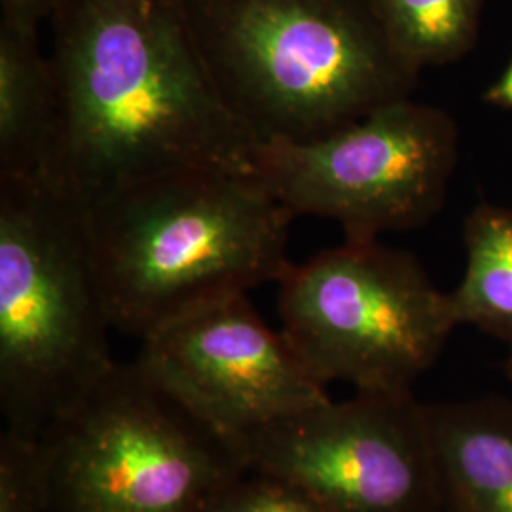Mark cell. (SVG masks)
<instances>
[{
  "mask_svg": "<svg viewBox=\"0 0 512 512\" xmlns=\"http://www.w3.org/2000/svg\"><path fill=\"white\" fill-rule=\"evenodd\" d=\"M54 141L40 177L76 203L181 169L255 173L183 0H63L52 18Z\"/></svg>",
  "mask_w": 512,
  "mask_h": 512,
  "instance_id": "1",
  "label": "cell"
},
{
  "mask_svg": "<svg viewBox=\"0 0 512 512\" xmlns=\"http://www.w3.org/2000/svg\"><path fill=\"white\" fill-rule=\"evenodd\" d=\"M112 327L141 340L167 321L287 272L293 215L255 173L181 169L82 205Z\"/></svg>",
  "mask_w": 512,
  "mask_h": 512,
  "instance_id": "2",
  "label": "cell"
},
{
  "mask_svg": "<svg viewBox=\"0 0 512 512\" xmlns=\"http://www.w3.org/2000/svg\"><path fill=\"white\" fill-rule=\"evenodd\" d=\"M183 2L222 99L258 145L325 137L418 86L372 0Z\"/></svg>",
  "mask_w": 512,
  "mask_h": 512,
  "instance_id": "3",
  "label": "cell"
},
{
  "mask_svg": "<svg viewBox=\"0 0 512 512\" xmlns=\"http://www.w3.org/2000/svg\"><path fill=\"white\" fill-rule=\"evenodd\" d=\"M86 215L35 177L0 179V412L40 437L101 384L116 361Z\"/></svg>",
  "mask_w": 512,
  "mask_h": 512,
  "instance_id": "4",
  "label": "cell"
},
{
  "mask_svg": "<svg viewBox=\"0 0 512 512\" xmlns=\"http://www.w3.org/2000/svg\"><path fill=\"white\" fill-rule=\"evenodd\" d=\"M46 512H207L247 471L228 439L139 361L116 363L40 437Z\"/></svg>",
  "mask_w": 512,
  "mask_h": 512,
  "instance_id": "5",
  "label": "cell"
},
{
  "mask_svg": "<svg viewBox=\"0 0 512 512\" xmlns=\"http://www.w3.org/2000/svg\"><path fill=\"white\" fill-rule=\"evenodd\" d=\"M283 334L321 385L412 391L459 327L450 294L378 239H346L277 281Z\"/></svg>",
  "mask_w": 512,
  "mask_h": 512,
  "instance_id": "6",
  "label": "cell"
},
{
  "mask_svg": "<svg viewBox=\"0 0 512 512\" xmlns=\"http://www.w3.org/2000/svg\"><path fill=\"white\" fill-rule=\"evenodd\" d=\"M458 152L454 118L404 97L313 141L260 143L255 175L293 217L334 220L346 239L368 241L433 219Z\"/></svg>",
  "mask_w": 512,
  "mask_h": 512,
  "instance_id": "7",
  "label": "cell"
},
{
  "mask_svg": "<svg viewBox=\"0 0 512 512\" xmlns=\"http://www.w3.org/2000/svg\"><path fill=\"white\" fill-rule=\"evenodd\" d=\"M247 469L287 480L329 512H444L425 404L357 391L239 440Z\"/></svg>",
  "mask_w": 512,
  "mask_h": 512,
  "instance_id": "8",
  "label": "cell"
},
{
  "mask_svg": "<svg viewBox=\"0 0 512 512\" xmlns=\"http://www.w3.org/2000/svg\"><path fill=\"white\" fill-rule=\"evenodd\" d=\"M139 365L228 439L329 401L283 332L270 329L247 293L167 321L143 338Z\"/></svg>",
  "mask_w": 512,
  "mask_h": 512,
  "instance_id": "9",
  "label": "cell"
},
{
  "mask_svg": "<svg viewBox=\"0 0 512 512\" xmlns=\"http://www.w3.org/2000/svg\"><path fill=\"white\" fill-rule=\"evenodd\" d=\"M446 509L512 512V403L425 404Z\"/></svg>",
  "mask_w": 512,
  "mask_h": 512,
  "instance_id": "10",
  "label": "cell"
},
{
  "mask_svg": "<svg viewBox=\"0 0 512 512\" xmlns=\"http://www.w3.org/2000/svg\"><path fill=\"white\" fill-rule=\"evenodd\" d=\"M55 120L54 69L38 31L0 19V179L42 173Z\"/></svg>",
  "mask_w": 512,
  "mask_h": 512,
  "instance_id": "11",
  "label": "cell"
},
{
  "mask_svg": "<svg viewBox=\"0 0 512 512\" xmlns=\"http://www.w3.org/2000/svg\"><path fill=\"white\" fill-rule=\"evenodd\" d=\"M465 274L450 304L458 325H473L512 348V209L480 203L463 224Z\"/></svg>",
  "mask_w": 512,
  "mask_h": 512,
  "instance_id": "12",
  "label": "cell"
},
{
  "mask_svg": "<svg viewBox=\"0 0 512 512\" xmlns=\"http://www.w3.org/2000/svg\"><path fill=\"white\" fill-rule=\"evenodd\" d=\"M393 48L421 73L475 48L484 0H372Z\"/></svg>",
  "mask_w": 512,
  "mask_h": 512,
  "instance_id": "13",
  "label": "cell"
},
{
  "mask_svg": "<svg viewBox=\"0 0 512 512\" xmlns=\"http://www.w3.org/2000/svg\"><path fill=\"white\" fill-rule=\"evenodd\" d=\"M0 512H46L38 437L2 431Z\"/></svg>",
  "mask_w": 512,
  "mask_h": 512,
  "instance_id": "14",
  "label": "cell"
},
{
  "mask_svg": "<svg viewBox=\"0 0 512 512\" xmlns=\"http://www.w3.org/2000/svg\"><path fill=\"white\" fill-rule=\"evenodd\" d=\"M207 512H329L287 480L247 469L230 482Z\"/></svg>",
  "mask_w": 512,
  "mask_h": 512,
  "instance_id": "15",
  "label": "cell"
},
{
  "mask_svg": "<svg viewBox=\"0 0 512 512\" xmlns=\"http://www.w3.org/2000/svg\"><path fill=\"white\" fill-rule=\"evenodd\" d=\"M63 0H0V19L38 31Z\"/></svg>",
  "mask_w": 512,
  "mask_h": 512,
  "instance_id": "16",
  "label": "cell"
},
{
  "mask_svg": "<svg viewBox=\"0 0 512 512\" xmlns=\"http://www.w3.org/2000/svg\"><path fill=\"white\" fill-rule=\"evenodd\" d=\"M484 101L497 109L512 110V57L505 71L484 93Z\"/></svg>",
  "mask_w": 512,
  "mask_h": 512,
  "instance_id": "17",
  "label": "cell"
},
{
  "mask_svg": "<svg viewBox=\"0 0 512 512\" xmlns=\"http://www.w3.org/2000/svg\"><path fill=\"white\" fill-rule=\"evenodd\" d=\"M505 372H507V378L512 382V348L509 353V359H507V365H505Z\"/></svg>",
  "mask_w": 512,
  "mask_h": 512,
  "instance_id": "18",
  "label": "cell"
},
{
  "mask_svg": "<svg viewBox=\"0 0 512 512\" xmlns=\"http://www.w3.org/2000/svg\"><path fill=\"white\" fill-rule=\"evenodd\" d=\"M444 512H452V511H450V509H446V511H444Z\"/></svg>",
  "mask_w": 512,
  "mask_h": 512,
  "instance_id": "19",
  "label": "cell"
}]
</instances>
